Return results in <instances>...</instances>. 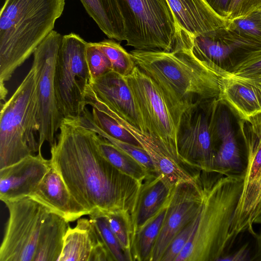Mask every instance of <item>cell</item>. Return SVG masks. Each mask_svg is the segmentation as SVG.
I'll list each match as a JSON object with an SVG mask.
<instances>
[{"label": "cell", "instance_id": "cell-35", "mask_svg": "<svg viewBox=\"0 0 261 261\" xmlns=\"http://www.w3.org/2000/svg\"><path fill=\"white\" fill-rule=\"evenodd\" d=\"M231 73L248 77L261 76V51L243 61L234 68Z\"/></svg>", "mask_w": 261, "mask_h": 261}, {"label": "cell", "instance_id": "cell-33", "mask_svg": "<svg viewBox=\"0 0 261 261\" xmlns=\"http://www.w3.org/2000/svg\"><path fill=\"white\" fill-rule=\"evenodd\" d=\"M92 130L105 137L115 146L130 155L142 165L151 174H156L153 163L149 155L143 147L115 139L98 130Z\"/></svg>", "mask_w": 261, "mask_h": 261}, {"label": "cell", "instance_id": "cell-1", "mask_svg": "<svg viewBox=\"0 0 261 261\" xmlns=\"http://www.w3.org/2000/svg\"><path fill=\"white\" fill-rule=\"evenodd\" d=\"M96 133L64 119L50 146L51 166L73 198L89 213L121 214L132 221L142 185L100 153Z\"/></svg>", "mask_w": 261, "mask_h": 261}, {"label": "cell", "instance_id": "cell-26", "mask_svg": "<svg viewBox=\"0 0 261 261\" xmlns=\"http://www.w3.org/2000/svg\"><path fill=\"white\" fill-rule=\"evenodd\" d=\"M167 204L136 233L133 244V261H150L164 222Z\"/></svg>", "mask_w": 261, "mask_h": 261}, {"label": "cell", "instance_id": "cell-6", "mask_svg": "<svg viewBox=\"0 0 261 261\" xmlns=\"http://www.w3.org/2000/svg\"><path fill=\"white\" fill-rule=\"evenodd\" d=\"M38 97L36 68L32 67L13 94L1 104L0 169L39 152Z\"/></svg>", "mask_w": 261, "mask_h": 261}, {"label": "cell", "instance_id": "cell-13", "mask_svg": "<svg viewBox=\"0 0 261 261\" xmlns=\"http://www.w3.org/2000/svg\"><path fill=\"white\" fill-rule=\"evenodd\" d=\"M191 49L201 61L231 73L243 61L261 51V42L221 28L191 36Z\"/></svg>", "mask_w": 261, "mask_h": 261}, {"label": "cell", "instance_id": "cell-4", "mask_svg": "<svg viewBox=\"0 0 261 261\" xmlns=\"http://www.w3.org/2000/svg\"><path fill=\"white\" fill-rule=\"evenodd\" d=\"M66 0H5L0 12V96L6 82L54 30Z\"/></svg>", "mask_w": 261, "mask_h": 261}, {"label": "cell", "instance_id": "cell-37", "mask_svg": "<svg viewBox=\"0 0 261 261\" xmlns=\"http://www.w3.org/2000/svg\"><path fill=\"white\" fill-rule=\"evenodd\" d=\"M205 1L218 15L223 18L227 19L231 0H205Z\"/></svg>", "mask_w": 261, "mask_h": 261}, {"label": "cell", "instance_id": "cell-28", "mask_svg": "<svg viewBox=\"0 0 261 261\" xmlns=\"http://www.w3.org/2000/svg\"><path fill=\"white\" fill-rule=\"evenodd\" d=\"M100 49L109 60L112 71L123 76L130 74L136 65L130 54L114 39H105L97 42Z\"/></svg>", "mask_w": 261, "mask_h": 261}, {"label": "cell", "instance_id": "cell-32", "mask_svg": "<svg viewBox=\"0 0 261 261\" xmlns=\"http://www.w3.org/2000/svg\"><path fill=\"white\" fill-rule=\"evenodd\" d=\"M85 55L90 73V81L112 70L109 60L100 49L97 42H87Z\"/></svg>", "mask_w": 261, "mask_h": 261}, {"label": "cell", "instance_id": "cell-20", "mask_svg": "<svg viewBox=\"0 0 261 261\" xmlns=\"http://www.w3.org/2000/svg\"><path fill=\"white\" fill-rule=\"evenodd\" d=\"M111 255L92 221L82 218L70 226L58 261H109Z\"/></svg>", "mask_w": 261, "mask_h": 261}, {"label": "cell", "instance_id": "cell-3", "mask_svg": "<svg viewBox=\"0 0 261 261\" xmlns=\"http://www.w3.org/2000/svg\"><path fill=\"white\" fill-rule=\"evenodd\" d=\"M4 203L9 217L0 261H58L68 222L29 196Z\"/></svg>", "mask_w": 261, "mask_h": 261}, {"label": "cell", "instance_id": "cell-30", "mask_svg": "<svg viewBox=\"0 0 261 261\" xmlns=\"http://www.w3.org/2000/svg\"><path fill=\"white\" fill-rule=\"evenodd\" d=\"M106 216L110 227L124 250L127 260H133L132 221L121 214H111Z\"/></svg>", "mask_w": 261, "mask_h": 261}, {"label": "cell", "instance_id": "cell-24", "mask_svg": "<svg viewBox=\"0 0 261 261\" xmlns=\"http://www.w3.org/2000/svg\"><path fill=\"white\" fill-rule=\"evenodd\" d=\"M88 15L109 38L125 40L124 20L117 0H80Z\"/></svg>", "mask_w": 261, "mask_h": 261}, {"label": "cell", "instance_id": "cell-2", "mask_svg": "<svg viewBox=\"0 0 261 261\" xmlns=\"http://www.w3.org/2000/svg\"><path fill=\"white\" fill-rule=\"evenodd\" d=\"M191 46V36L182 30L172 51L134 49L129 52L136 66L184 112L195 104L218 99L223 72L197 58Z\"/></svg>", "mask_w": 261, "mask_h": 261}, {"label": "cell", "instance_id": "cell-27", "mask_svg": "<svg viewBox=\"0 0 261 261\" xmlns=\"http://www.w3.org/2000/svg\"><path fill=\"white\" fill-rule=\"evenodd\" d=\"M220 260H261V232L248 230V238L244 231L233 236Z\"/></svg>", "mask_w": 261, "mask_h": 261}, {"label": "cell", "instance_id": "cell-21", "mask_svg": "<svg viewBox=\"0 0 261 261\" xmlns=\"http://www.w3.org/2000/svg\"><path fill=\"white\" fill-rule=\"evenodd\" d=\"M29 196L68 222L89 215L88 211L73 198L62 178L53 167Z\"/></svg>", "mask_w": 261, "mask_h": 261}, {"label": "cell", "instance_id": "cell-14", "mask_svg": "<svg viewBox=\"0 0 261 261\" xmlns=\"http://www.w3.org/2000/svg\"><path fill=\"white\" fill-rule=\"evenodd\" d=\"M202 200L203 190L200 178L198 182H184L174 187L150 261H161L173 238L198 216Z\"/></svg>", "mask_w": 261, "mask_h": 261}, {"label": "cell", "instance_id": "cell-10", "mask_svg": "<svg viewBox=\"0 0 261 261\" xmlns=\"http://www.w3.org/2000/svg\"><path fill=\"white\" fill-rule=\"evenodd\" d=\"M238 125L245 149L246 168L243 189L230 229V236L253 230L261 213V114Z\"/></svg>", "mask_w": 261, "mask_h": 261}, {"label": "cell", "instance_id": "cell-18", "mask_svg": "<svg viewBox=\"0 0 261 261\" xmlns=\"http://www.w3.org/2000/svg\"><path fill=\"white\" fill-rule=\"evenodd\" d=\"M41 152L0 169V199L3 202L29 196L51 168Z\"/></svg>", "mask_w": 261, "mask_h": 261}, {"label": "cell", "instance_id": "cell-17", "mask_svg": "<svg viewBox=\"0 0 261 261\" xmlns=\"http://www.w3.org/2000/svg\"><path fill=\"white\" fill-rule=\"evenodd\" d=\"M88 88L98 100L133 126L146 132L142 116L124 76L112 70L90 81Z\"/></svg>", "mask_w": 261, "mask_h": 261}, {"label": "cell", "instance_id": "cell-29", "mask_svg": "<svg viewBox=\"0 0 261 261\" xmlns=\"http://www.w3.org/2000/svg\"><path fill=\"white\" fill-rule=\"evenodd\" d=\"M89 215L113 260L128 261L124 250L110 227L106 215L99 211Z\"/></svg>", "mask_w": 261, "mask_h": 261}, {"label": "cell", "instance_id": "cell-34", "mask_svg": "<svg viewBox=\"0 0 261 261\" xmlns=\"http://www.w3.org/2000/svg\"><path fill=\"white\" fill-rule=\"evenodd\" d=\"M199 214L173 238L164 252L161 261H175L188 242L197 223Z\"/></svg>", "mask_w": 261, "mask_h": 261}, {"label": "cell", "instance_id": "cell-15", "mask_svg": "<svg viewBox=\"0 0 261 261\" xmlns=\"http://www.w3.org/2000/svg\"><path fill=\"white\" fill-rule=\"evenodd\" d=\"M221 106L219 101L215 99L211 111L215 151L213 172L225 176L244 177L246 156L239 147L230 115Z\"/></svg>", "mask_w": 261, "mask_h": 261}, {"label": "cell", "instance_id": "cell-5", "mask_svg": "<svg viewBox=\"0 0 261 261\" xmlns=\"http://www.w3.org/2000/svg\"><path fill=\"white\" fill-rule=\"evenodd\" d=\"M203 200L195 227L175 261H218L231 241L230 229L244 177L201 171Z\"/></svg>", "mask_w": 261, "mask_h": 261}, {"label": "cell", "instance_id": "cell-23", "mask_svg": "<svg viewBox=\"0 0 261 261\" xmlns=\"http://www.w3.org/2000/svg\"><path fill=\"white\" fill-rule=\"evenodd\" d=\"M173 188L156 174L143 182L133 220V241L136 233L167 204Z\"/></svg>", "mask_w": 261, "mask_h": 261}, {"label": "cell", "instance_id": "cell-7", "mask_svg": "<svg viewBox=\"0 0 261 261\" xmlns=\"http://www.w3.org/2000/svg\"><path fill=\"white\" fill-rule=\"evenodd\" d=\"M126 45L134 49L174 50L180 30L167 0H117Z\"/></svg>", "mask_w": 261, "mask_h": 261}, {"label": "cell", "instance_id": "cell-22", "mask_svg": "<svg viewBox=\"0 0 261 261\" xmlns=\"http://www.w3.org/2000/svg\"><path fill=\"white\" fill-rule=\"evenodd\" d=\"M180 28L193 37L228 27L230 20L221 17L205 0H167Z\"/></svg>", "mask_w": 261, "mask_h": 261}, {"label": "cell", "instance_id": "cell-8", "mask_svg": "<svg viewBox=\"0 0 261 261\" xmlns=\"http://www.w3.org/2000/svg\"><path fill=\"white\" fill-rule=\"evenodd\" d=\"M125 77L142 116L146 133L170 156L181 161L177 136L185 112L175 106L158 84L137 66Z\"/></svg>", "mask_w": 261, "mask_h": 261}, {"label": "cell", "instance_id": "cell-9", "mask_svg": "<svg viewBox=\"0 0 261 261\" xmlns=\"http://www.w3.org/2000/svg\"><path fill=\"white\" fill-rule=\"evenodd\" d=\"M87 42L74 33L63 36L54 77L59 112L64 119L74 120L85 111L90 73L86 59Z\"/></svg>", "mask_w": 261, "mask_h": 261}, {"label": "cell", "instance_id": "cell-16", "mask_svg": "<svg viewBox=\"0 0 261 261\" xmlns=\"http://www.w3.org/2000/svg\"><path fill=\"white\" fill-rule=\"evenodd\" d=\"M99 109L114 118L135 138L149 155L156 174L170 187L173 188L186 181H199L200 172L172 158L147 133L133 126L103 103L99 106Z\"/></svg>", "mask_w": 261, "mask_h": 261}, {"label": "cell", "instance_id": "cell-38", "mask_svg": "<svg viewBox=\"0 0 261 261\" xmlns=\"http://www.w3.org/2000/svg\"><path fill=\"white\" fill-rule=\"evenodd\" d=\"M254 224H261V214L258 217V218L255 221Z\"/></svg>", "mask_w": 261, "mask_h": 261}, {"label": "cell", "instance_id": "cell-11", "mask_svg": "<svg viewBox=\"0 0 261 261\" xmlns=\"http://www.w3.org/2000/svg\"><path fill=\"white\" fill-rule=\"evenodd\" d=\"M63 36L53 30L39 44L33 53L37 79L39 130V152L44 142L50 146L56 141L64 118L57 103L54 77L57 57Z\"/></svg>", "mask_w": 261, "mask_h": 261}, {"label": "cell", "instance_id": "cell-19", "mask_svg": "<svg viewBox=\"0 0 261 261\" xmlns=\"http://www.w3.org/2000/svg\"><path fill=\"white\" fill-rule=\"evenodd\" d=\"M218 100L239 120L261 114V76L248 77L223 72Z\"/></svg>", "mask_w": 261, "mask_h": 261}, {"label": "cell", "instance_id": "cell-36", "mask_svg": "<svg viewBox=\"0 0 261 261\" xmlns=\"http://www.w3.org/2000/svg\"><path fill=\"white\" fill-rule=\"evenodd\" d=\"M261 6V0H231L227 19L244 16Z\"/></svg>", "mask_w": 261, "mask_h": 261}, {"label": "cell", "instance_id": "cell-12", "mask_svg": "<svg viewBox=\"0 0 261 261\" xmlns=\"http://www.w3.org/2000/svg\"><path fill=\"white\" fill-rule=\"evenodd\" d=\"M214 100L195 104L187 110L177 133V150L181 161L200 172L213 171L215 151L211 115Z\"/></svg>", "mask_w": 261, "mask_h": 261}, {"label": "cell", "instance_id": "cell-31", "mask_svg": "<svg viewBox=\"0 0 261 261\" xmlns=\"http://www.w3.org/2000/svg\"><path fill=\"white\" fill-rule=\"evenodd\" d=\"M228 28L240 36L261 42V6L244 16L230 20Z\"/></svg>", "mask_w": 261, "mask_h": 261}, {"label": "cell", "instance_id": "cell-25", "mask_svg": "<svg viewBox=\"0 0 261 261\" xmlns=\"http://www.w3.org/2000/svg\"><path fill=\"white\" fill-rule=\"evenodd\" d=\"M96 141L102 155L123 173L142 184L150 176L154 175L149 173L139 162L105 137L96 134Z\"/></svg>", "mask_w": 261, "mask_h": 261}]
</instances>
